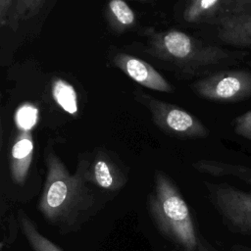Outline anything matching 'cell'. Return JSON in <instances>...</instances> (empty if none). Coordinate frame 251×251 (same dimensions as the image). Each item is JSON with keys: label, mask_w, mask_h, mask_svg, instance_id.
<instances>
[{"label": "cell", "mask_w": 251, "mask_h": 251, "mask_svg": "<svg viewBox=\"0 0 251 251\" xmlns=\"http://www.w3.org/2000/svg\"><path fill=\"white\" fill-rule=\"evenodd\" d=\"M200 251H216V250L213 249L210 245H208L204 240H202V245H201Z\"/></svg>", "instance_id": "obj_21"}, {"label": "cell", "mask_w": 251, "mask_h": 251, "mask_svg": "<svg viewBox=\"0 0 251 251\" xmlns=\"http://www.w3.org/2000/svg\"><path fill=\"white\" fill-rule=\"evenodd\" d=\"M232 125L236 134L251 141V110L236 117Z\"/></svg>", "instance_id": "obj_19"}, {"label": "cell", "mask_w": 251, "mask_h": 251, "mask_svg": "<svg viewBox=\"0 0 251 251\" xmlns=\"http://www.w3.org/2000/svg\"><path fill=\"white\" fill-rule=\"evenodd\" d=\"M234 251H251V249H248V248H241V247H235Z\"/></svg>", "instance_id": "obj_23"}, {"label": "cell", "mask_w": 251, "mask_h": 251, "mask_svg": "<svg viewBox=\"0 0 251 251\" xmlns=\"http://www.w3.org/2000/svg\"><path fill=\"white\" fill-rule=\"evenodd\" d=\"M215 21L218 25V37L225 43L251 47V13L224 14Z\"/></svg>", "instance_id": "obj_10"}, {"label": "cell", "mask_w": 251, "mask_h": 251, "mask_svg": "<svg viewBox=\"0 0 251 251\" xmlns=\"http://www.w3.org/2000/svg\"><path fill=\"white\" fill-rule=\"evenodd\" d=\"M113 62L124 74L140 85L151 90L172 93L174 87L149 63L126 53H117Z\"/></svg>", "instance_id": "obj_8"}, {"label": "cell", "mask_w": 251, "mask_h": 251, "mask_svg": "<svg viewBox=\"0 0 251 251\" xmlns=\"http://www.w3.org/2000/svg\"><path fill=\"white\" fill-rule=\"evenodd\" d=\"M193 168L198 172L203 174H208L214 176H233L241 179L245 177L249 172V168L241 165L227 164L218 161H209V160H200L192 164Z\"/></svg>", "instance_id": "obj_15"}, {"label": "cell", "mask_w": 251, "mask_h": 251, "mask_svg": "<svg viewBox=\"0 0 251 251\" xmlns=\"http://www.w3.org/2000/svg\"><path fill=\"white\" fill-rule=\"evenodd\" d=\"M149 35L146 52L168 62L182 72L194 73L229 58L226 50L206 44L177 29H168Z\"/></svg>", "instance_id": "obj_3"}, {"label": "cell", "mask_w": 251, "mask_h": 251, "mask_svg": "<svg viewBox=\"0 0 251 251\" xmlns=\"http://www.w3.org/2000/svg\"><path fill=\"white\" fill-rule=\"evenodd\" d=\"M243 180H245V181H247L248 183L251 184V169H250V171L248 172V174L246 175V176L243 178Z\"/></svg>", "instance_id": "obj_22"}, {"label": "cell", "mask_w": 251, "mask_h": 251, "mask_svg": "<svg viewBox=\"0 0 251 251\" xmlns=\"http://www.w3.org/2000/svg\"><path fill=\"white\" fill-rule=\"evenodd\" d=\"M190 88L212 101L236 102L251 96V72L223 71L194 81Z\"/></svg>", "instance_id": "obj_5"}, {"label": "cell", "mask_w": 251, "mask_h": 251, "mask_svg": "<svg viewBox=\"0 0 251 251\" xmlns=\"http://www.w3.org/2000/svg\"><path fill=\"white\" fill-rule=\"evenodd\" d=\"M212 203L223 218L241 232L251 233V192L226 183L206 184Z\"/></svg>", "instance_id": "obj_6"}, {"label": "cell", "mask_w": 251, "mask_h": 251, "mask_svg": "<svg viewBox=\"0 0 251 251\" xmlns=\"http://www.w3.org/2000/svg\"><path fill=\"white\" fill-rule=\"evenodd\" d=\"M46 0H15L8 26L16 30L21 23L33 18L43 7Z\"/></svg>", "instance_id": "obj_16"}, {"label": "cell", "mask_w": 251, "mask_h": 251, "mask_svg": "<svg viewBox=\"0 0 251 251\" xmlns=\"http://www.w3.org/2000/svg\"><path fill=\"white\" fill-rule=\"evenodd\" d=\"M17 221L22 233L32 251H63L57 244L43 235L34 222L23 210L17 213Z\"/></svg>", "instance_id": "obj_11"}, {"label": "cell", "mask_w": 251, "mask_h": 251, "mask_svg": "<svg viewBox=\"0 0 251 251\" xmlns=\"http://www.w3.org/2000/svg\"><path fill=\"white\" fill-rule=\"evenodd\" d=\"M45 178L37 204L46 222L67 233L78 229L100 208L99 195L86 179L87 160L81 159L71 174L56 152L44 153Z\"/></svg>", "instance_id": "obj_1"}, {"label": "cell", "mask_w": 251, "mask_h": 251, "mask_svg": "<svg viewBox=\"0 0 251 251\" xmlns=\"http://www.w3.org/2000/svg\"><path fill=\"white\" fill-rule=\"evenodd\" d=\"M106 16L112 29L119 33L131 28L136 23L134 11L125 0H109Z\"/></svg>", "instance_id": "obj_12"}, {"label": "cell", "mask_w": 251, "mask_h": 251, "mask_svg": "<svg viewBox=\"0 0 251 251\" xmlns=\"http://www.w3.org/2000/svg\"><path fill=\"white\" fill-rule=\"evenodd\" d=\"M224 0H190L183 11L187 23H200L221 12Z\"/></svg>", "instance_id": "obj_13"}, {"label": "cell", "mask_w": 251, "mask_h": 251, "mask_svg": "<svg viewBox=\"0 0 251 251\" xmlns=\"http://www.w3.org/2000/svg\"><path fill=\"white\" fill-rule=\"evenodd\" d=\"M31 130L18 129L10 152V176L17 185H24L29 174L33 158Z\"/></svg>", "instance_id": "obj_9"}, {"label": "cell", "mask_w": 251, "mask_h": 251, "mask_svg": "<svg viewBox=\"0 0 251 251\" xmlns=\"http://www.w3.org/2000/svg\"><path fill=\"white\" fill-rule=\"evenodd\" d=\"M14 3L15 0H0V25L2 26L8 25Z\"/></svg>", "instance_id": "obj_20"}, {"label": "cell", "mask_w": 251, "mask_h": 251, "mask_svg": "<svg viewBox=\"0 0 251 251\" xmlns=\"http://www.w3.org/2000/svg\"><path fill=\"white\" fill-rule=\"evenodd\" d=\"M85 175L90 184L111 192L121 190L127 181L124 170L104 150L97 151L91 162L87 160Z\"/></svg>", "instance_id": "obj_7"}, {"label": "cell", "mask_w": 251, "mask_h": 251, "mask_svg": "<svg viewBox=\"0 0 251 251\" xmlns=\"http://www.w3.org/2000/svg\"><path fill=\"white\" fill-rule=\"evenodd\" d=\"M221 15L224 14H250L251 0H224L221 9Z\"/></svg>", "instance_id": "obj_18"}, {"label": "cell", "mask_w": 251, "mask_h": 251, "mask_svg": "<svg viewBox=\"0 0 251 251\" xmlns=\"http://www.w3.org/2000/svg\"><path fill=\"white\" fill-rule=\"evenodd\" d=\"M38 120V110L31 104H24L15 114V123L18 129L31 130Z\"/></svg>", "instance_id": "obj_17"}, {"label": "cell", "mask_w": 251, "mask_h": 251, "mask_svg": "<svg viewBox=\"0 0 251 251\" xmlns=\"http://www.w3.org/2000/svg\"><path fill=\"white\" fill-rule=\"evenodd\" d=\"M51 92L55 102L69 115L75 116L77 113V95L68 81L62 78H55L51 84Z\"/></svg>", "instance_id": "obj_14"}, {"label": "cell", "mask_w": 251, "mask_h": 251, "mask_svg": "<svg viewBox=\"0 0 251 251\" xmlns=\"http://www.w3.org/2000/svg\"><path fill=\"white\" fill-rule=\"evenodd\" d=\"M148 211L160 232L181 251H200L199 236L187 203L174 181L162 171H156Z\"/></svg>", "instance_id": "obj_2"}, {"label": "cell", "mask_w": 251, "mask_h": 251, "mask_svg": "<svg viewBox=\"0 0 251 251\" xmlns=\"http://www.w3.org/2000/svg\"><path fill=\"white\" fill-rule=\"evenodd\" d=\"M139 100L149 110L154 124L166 133L183 139L204 138L208 128L199 119L184 109L152 96L141 94Z\"/></svg>", "instance_id": "obj_4"}]
</instances>
